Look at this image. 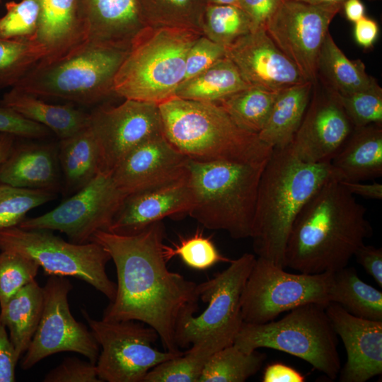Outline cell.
<instances>
[{
	"label": "cell",
	"mask_w": 382,
	"mask_h": 382,
	"mask_svg": "<svg viewBox=\"0 0 382 382\" xmlns=\"http://www.w3.org/2000/svg\"><path fill=\"white\" fill-rule=\"evenodd\" d=\"M164 238L161 221L132 235L98 231L90 241L108 252L117 272L116 294L102 320L146 324L157 332L165 350L179 352L177 330L198 311L199 299L197 284L168 270Z\"/></svg>",
	"instance_id": "1"
},
{
	"label": "cell",
	"mask_w": 382,
	"mask_h": 382,
	"mask_svg": "<svg viewBox=\"0 0 382 382\" xmlns=\"http://www.w3.org/2000/svg\"><path fill=\"white\" fill-rule=\"evenodd\" d=\"M366 207L337 179L323 185L295 219L286 242L285 267L305 274L347 266L372 235Z\"/></svg>",
	"instance_id": "2"
},
{
	"label": "cell",
	"mask_w": 382,
	"mask_h": 382,
	"mask_svg": "<svg viewBox=\"0 0 382 382\" xmlns=\"http://www.w3.org/2000/svg\"><path fill=\"white\" fill-rule=\"evenodd\" d=\"M332 179L338 178L330 163H305L290 145L273 149L261 173L256 198L251 238L258 257L285 268L286 242L295 219L309 199Z\"/></svg>",
	"instance_id": "3"
},
{
	"label": "cell",
	"mask_w": 382,
	"mask_h": 382,
	"mask_svg": "<svg viewBox=\"0 0 382 382\" xmlns=\"http://www.w3.org/2000/svg\"><path fill=\"white\" fill-rule=\"evenodd\" d=\"M163 134L187 158L262 164L273 149L239 128L216 103L173 96L158 104Z\"/></svg>",
	"instance_id": "4"
},
{
	"label": "cell",
	"mask_w": 382,
	"mask_h": 382,
	"mask_svg": "<svg viewBox=\"0 0 382 382\" xmlns=\"http://www.w3.org/2000/svg\"><path fill=\"white\" fill-rule=\"evenodd\" d=\"M265 163L188 158L187 180L192 194L188 214L204 227L225 231L233 238H251L257 188Z\"/></svg>",
	"instance_id": "5"
},
{
	"label": "cell",
	"mask_w": 382,
	"mask_h": 382,
	"mask_svg": "<svg viewBox=\"0 0 382 382\" xmlns=\"http://www.w3.org/2000/svg\"><path fill=\"white\" fill-rule=\"evenodd\" d=\"M201 35L185 28L146 27L115 76L114 94L158 105L175 96L184 80L187 53Z\"/></svg>",
	"instance_id": "6"
},
{
	"label": "cell",
	"mask_w": 382,
	"mask_h": 382,
	"mask_svg": "<svg viewBox=\"0 0 382 382\" xmlns=\"http://www.w3.org/2000/svg\"><path fill=\"white\" fill-rule=\"evenodd\" d=\"M129 50L87 42L66 56L39 62L13 87L39 98L93 105L114 94V79Z\"/></svg>",
	"instance_id": "7"
},
{
	"label": "cell",
	"mask_w": 382,
	"mask_h": 382,
	"mask_svg": "<svg viewBox=\"0 0 382 382\" xmlns=\"http://www.w3.org/2000/svg\"><path fill=\"white\" fill-rule=\"evenodd\" d=\"M233 345L245 352L270 348L299 357L335 380L340 373L337 335L325 306L306 303L289 311L277 321L243 322Z\"/></svg>",
	"instance_id": "8"
},
{
	"label": "cell",
	"mask_w": 382,
	"mask_h": 382,
	"mask_svg": "<svg viewBox=\"0 0 382 382\" xmlns=\"http://www.w3.org/2000/svg\"><path fill=\"white\" fill-rule=\"evenodd\" d=\"M0 250L31 258L47 275L79 279L101 292L110 301L115 299L117 285L109 279L105 270L110 256L96 242H67L50 230L14 226L0 229Z\"/></svg>",
	"instance_id": "9"
},
{
	"label": "cell",
	"mask_w": 382,
	"mask_h": 382,
	"mask_svg": "<svg viewBox=\"0 0 382 382\" xmlns=\"http://www.w3.org/2000/svg\"><path fill=\"white\" fill-rule=\"evenodd\" d=\"M332 274L290 273L258 257L241 294L243 322L265 323L282 313L310 303L326 306L330 303Z\"/></svg>",
	"instance_id": "10"
},
{
	"label": "cell",
	"mask_w": 382,
	"mask_h": 382,
	"mask_svg": "<svg viewBox=\"0 0 382 382\" xmlns=\"http://www.w3.org/2000/svg\"><path fill=\"white\" fill-rule=\"evenodd\" d=\"M81 313L101 347L96 366L102 382H143L156 366L183 354L155 348L157 332L139 321L98 320L83 309Z\"/></svg>",
	"instance_id": "11"
},
{
	"label": "cell",
	"mask_w": 382,
	"mask_h": 382,
	"mask_svg": "<svg viewBox=\"0 0 382 382\" xmlns=\"http://www.w3.org/2000/svg\"><path fill=\"white\" fill-rule=\"evenodd\" d=\"M126 195L111 173H99L86 186L50 212L25 218L18 226L65 233L75 243L90 242L98 231H108Z\"/></svg>",
	"instance_id": "12"
},
{
	"label": "cell",
	"mask_w": 382,
	"mask_h": 382,
	"mask_svg": "<svg viewBox=\"0 0 382 382\" xmlns=\"http://www.w3.org/2000/svg\"><path fill=\"white\" fill-rule=\"evenodd\" d=\"M255 260L253 254L244 253L231 260L226 270L197 284L199 299L207 303V306L179 326L175 338L178 348L212 334H226L235 339L243 323L241 294Z\"/></svg>",
	"instance_id": "13"
},
{
	"label": "cell",
	"mask_w": 382,
	"mask_h": 382,
	"mask_svg": "<svg viewBox=\"0 0 382 382\" xmlns=\"http://www.w3.org/2000/svg\"><path fill=\"white\" fill-rule=\"evenodd\" d=\"M70 281L61 276H50L43 290V309L37 328L25 352L21 368L28 370L53 354L73 352L96 364L99 345L91 331L72 316L68 294Z\"/></svg>",
	"instance_id": "14"
},
{
	"label": "cell",
	"mask_w": 382,
	"mask_h": 382,
	"mask_svg": "<svg viewBox=\"0 0 382 382\" xmlns=\"http://www.w3.org/2000/svg\"><path fill=\"white\" fill-rule=\"evenodd\" d=\"M341 9V5H311L282 0L265 26L272 41L307 81L313 82L316 79L329 25Z\"/></svg>",
	"instance_id": "15"
},
{
	"label": "cell",
	"mask_w": 382,
	"mask_h": 382,
	"mask_svg": "<svg viewBox=\"0 0 382 382\" xmlns=\"http://www.w3.org/2000/svg\"><path fill=\"white\" fill-rule=\"evenodd\" d=\"M88 126L98 149L99 173H112L134 148L163 134L158 105L131 99L96 108L89 113Z\"/></svg>",
	"instance_id": "16"
},
{
	"label": "cell",
	"mask_w": 382,
	"mask_h": 382,
	"mask_svg": "<svg viewBox=\"0 0 382 382\" xmlns=\"http://www.w3.org/2000/svg\"><path fill=\"white\" fill-rule=\"evenodd\" d=\"M188 158L163 134L131 151L112 171L117 187L126 195L158 188L187 175Z\"/></svg>",
	"instance_id": "17"
},
{
	"label": "cell",
	"mask_w": 382,
	"mask_h": 382,
	"mask_svg": "<svg viewBox=\"0 0 382 382\" xmlns=\"http://www.w3.org/2000/svg\"><path fill=\"white\" fill-rule=\"evenodd\" d=\"M226 57L250 86L281 91L307 81L264 28L251 31L226 47Z\"/></svg>",
	"instance_id": "18"
},
{
	"label": "cell",
	"mask_w": 382,
	"mask_h": 382,
	"mask_svg": "<svg viewBox=\"0 0 382 382\" xmlns=\"http://www.w3.org/2000/svg\"><path fill=\"white\" fill-rule=\"evenodd\" d=\"M325 311L344 344L347 361L340 371L342 382H365L382 373V321L352 315L330 302Z\"/></svg>",
	"instance_id": "19"
},
{
	"label": "cell",
	"mask_w": 382,
	"mask_h": 382,
	"mask_svg": "<svg viewBox=\"0 0 382 382\" xmlns=\"http://www.w3.org/2000/svg\"><path fill=\"white\" fill-rule=\"evenodd\" d=\"M352 125L335 97L315 101L305 113L290 147L305 163H330L352 133Z\"/></svg>",
	"instance_id": "20"
},
{
	"label": "cell",
	"mask_w": 382,
	"mask_h": 382,
	"mask_svg": "<svg viewBox=\"0 0 382 382\" xmlns=\"http://www.w3.org/2000/svg\"><path fill=\"white\" fill-rule=\"evenodd\" d=\"M192 206V194L187 175L171 184L126 195L108 231L135 234L166 217L188 214Z\"/></svg>",
	"instance_id": "21"
},
{
	"label": "cell",
	"mask_w": 382,
	"mask_h": 382,
	"mask_svg": "<svg viewBox=\"0 0 382 382\" xmlns=\"http://www.w3.org/2000/svg\"><path fill=\"white\" fill-rule=\"evenodd\" d=\"M17 139L0 165V183L55 193L62 191L58 144Z\"/></svg>",
	"instance_id": "22"
},
{
	"label": "cell",
	"mask_w": 382,
	"mask_h": 382,
	"mask_svg": "<svg viewBox=\"0 0 382 382\" xmlns=\"http://www.w3.org/2000/svg\"><path fill=\"white\" fill-rule=\"evenodd\" d=\"M88 42L129 48L146 27L136 0H78Z\"/></svg>",
	"instance_id": "23"
},
{
	"label": "cell",
	"mask_w": 382,
	"mask_h": 382,
	"mask_svg": "<svg viewBox=\"0 0 382 382\" xmlns=\"http://www.w3.org/2000/svg\"><path fill=\"white\" fill-rule=\"evenodd\" d=\"M40 19L33 42L46 55L40 62L66 56L88 42L78 0H38Z\"/></svg>",
	"instance_id": "24"
},
{
	"label": "cell",
	"mask_w": 382,
	"mask_h": 382,
	"mask_svg": "<svg viewBox=\"0 0 382 382\" xmlns=\"http://www.w3.org/2000/svg\"><path fill=\"white\" fill-rule=\"evenodd\" d=\"M330 163L340 181L361 182L382 175V129L355 127Z\"/></svg>",
	"instance_id": "25"
},
{
	"label": "cell",
	"mask_w": 382,
	"mask_h": 382,
	"mask_svg": "<svg viewBox=\"0 0 382 382\" xmlns=\"http://www.w3.org/2000/svg\"><path fill=\"white\" fill-rule=\"evenodd\" d=\"M0 105L38 123L59 139L67 138L88 125L89 113L67 105H54L15 87L6 92Z\"/></svg>",
	"instance_id": "26"
},
{
	"label": "cell",
	"mask_w": 382,
	"mask_h": 382,
	"mask_svg": "<svg viewBox=\"0 0 382 382\" xmlns=\"http://www.w3.org/2000/svg\"><path fill=\"white\" fill-rule=\"evenodd\" d=\"M57 144L62 177V191L66 195H71L99 173L97 143L88 125L74 134L59 139Z\"/></svg>",
	"instance_id": "27"
},
{
	"label": "cell",
	"mask_w": 382,
	"mask_h": 382,
	"mask_svg": "<svg viewBox=\"0 0 382 382\" xmlns=\"http://www.w3.org/2000/svg\"><path fill=\"white\" fill-rule=\"evenodd\" d=\"M312 82L306 81L279 91L270 116L257 134L272 149L289 146L300 127L308 105Z\"/></svg>",
	"instance_id": "28"
},
{
	"label": "cell",
	"mask_w": 382,
	"mask_h": 382,
	"mask_svg": "<svg viewBox=\"0 0 382 382\" xmlns=\"http://www.w3.org/2000/svg\"><path fill=\"white\" fill-rule=\"evenodd\" d=\"M43 290L35 279L18 291L0 311V321L20 359L28 349L39 325L43 309Z\"/></svg>",
	"instance_id": "29"
},
{
	"label": "cell",
	"mask_w": 382,
	"mask_h": 382,
	"mask_svg": "<svg viewBox=\"0 0 382 382\" xmlns=\"http://www.w3.org/2000/svg\"><path fill=\"white\" fill-rule=\"evenodd\" d=\"M234 337L222 333L212 334L192 345L182 355L165 361L151 369L143 382H198L211 356L228 345Z\"/></svg>",
	"instance_id": "30"
},
{
	"label": "cell",
	"mask_w": 382,
	"mask_h": 382,
	"mask_svg": "<svg viewBox=\"0 0 382 382\" xmlns=\"http://www.w3.org/2000/svg\"><path fill=\"white\" fill-rule=\"evenodd\" d=\"M250 86L233 62L224 57L198 75L183 81L175 96L218 103Z\"/></svg>",
	"instance_id": "31"
},
{
	"label": "cell",
	"mask_w": 382,
	"mask_h": 382,
	"mask_svg": "<svg viewBox=\"0 0 382 382\" xmlns=\"http://www.w3.org/2000/svg\"><path fill=\"white\" fill-rule=\"evenodd\" d=\"M329 299L353 316L382 321L381 291L363 282L354 267L332 272Z\"/></svg>",
	"instance_id": "32"
},
{
	"label": "cell",
	"mask_w": 382,
	"mask_h": 382,
	"mask_svg": "<svg viewBox=\"0 0 382 382\" xmlns=\"http://www.w3.org/2000/svg\"><path fill=\"white\" fill-rule=\"evenodd\" d=\"M320 69L336 92L349 94L371 88L377 83L366 71L360 59H349L328 33L323 41L319 59Z\"/></svg>",
	"instance_id": "33"
},
{
	"label": "cell",
	"mask_w": 382,
	"mask_h": 382,
	"mask_svg": "<svg viewBox=\"0 0 382 382\" xmlns=\"http://www.w3.org/2000/svg\"><path fill=\"white\" fill-rule=\"evenodd\" d=\"M279 91L250 86L216 103L239 128L257 134L264 127Z\"/></svg>",
	"instance_id": "34"
},
{
	"label": "cell",
	"mask_w": 382,
	"mask_h": 382,
	"mask_svg": "<svg viewBox=\"0 0 382 382\" xmlns=\"http://www.w3.org/2000/svg\"><path fill=\"white\" fill-rule=\"evenodd\" d=\"M146 26L179 28L202 33L207 0H136Z\"/></svg>",
	"instance_id": "35"
},
{
	"label": "cell",
	"mask_w": 382,
	"mask_h": 382,
	"mask_svg": "<svg viewBox=\"0 0 382 382\" xmlns=\"http://www.w3.org/2000/svg\"><path fill=\"white\" fill-rule=\"evenodd\" d=\"M266 358L257 350L245 352L228 345L211 356L198 382H244L259 371Z\"/></svg>",
	"instance_id": "36"
},
{
	"label": "cell",
	"mask_w": 382,
	"mask_h": 382,
	"mask_svg": "<svg viewBox=\"0 0 382 382\" xmlns=\"http://www.w3.org/2000/svg\"><path fill=\"white\" fill-rule=\"evenodd\" d=\"M201 30L203 35L226 47L254 29L248 15L238 6L208 4Z\"/></svg>",
	"instance_id": "37"
},
{
	"label": "cell",
	"mask_w": 382,
	"mask_h": 382,
	"mask_svg": "<svg viewBox=\"0 0 382 382\" xmlns=\"http://www.w3.org/2000/svg\"><path fill=\"white\" fill-rule=\"evenodd\" d=\"M45 55L36 42L0 38V88L16 86Z\"/></svg>",
	"instance_id": "38"
},
{
	"label": "cell",
	"mask_w": 382,
	"mask_h": 382,
	"mask_svg": "<svg viewBox=\"0 0 382 382\" xmlns=\"http://www.w3.org/2000/svg\"><path fill=\"white\" fill-rule=\"evenodd\" d=\"M57 197V193L0 183V229L18 226L31 209Z\"/></svg>",
	"instance_id": "39"
},
{
	"label": "cell",
	"mask_w": 382,
	"mask_h": 382,
	"mask_svg": "<svg viewBox=\"0 0 382 382\" xmlns=\"http://www.w3.org/2000/svg\"><path fill=\"white\" fill-rule=\"evenodd\" d=\"M163 254L168 262L174 256H178L188 267L203 270L218 262H230L228 258L222 255L210 238L201 232L186 238H181L173 246L164 245Z\"/></svg>",
	"instance_id": "40"
},
{
	"label": "cell",
	"mask_w": 382,
	"mask_h": 382,
	"mask_svg": "<svg viewBox=\"0 0 382 382\" xmlns=\"http://www.w3.org/2000/svg\"><path fill=\"white\" fill-rule=\"evenodd\" d=\"M40 266L21 253H0V308L23 287L35 279Z\"/></svg>",
	"instance_id": "41"
},
{
	"label": "cell",
	"mask_w": 382,
	"mask_h": 382,
	"mask_svg": "<svg viewBox=\"0 0 382 382\" xmlns=\"http://www.w3.org/2000/svg\"><path fill=\"white\" fill-rule=\"evenodd\" d=\"M334 97L355 127L381 124L382 89L378 83L349 94L336 92Z\"/></svg>",
	"instance_id": "42"
},
{
	"label": "cell",
	"mask_w": 382,
	"mask_h": 382,
	"mask_svg": "<svg viewBox=\"0 0 382 382\" xmlns=\"http://www.w3.org/2000/svg\"><path fill=\"white\" fill-rule=\"evenodd\" d=\"M5 7L6 13L0 17V38L33 41L40 19L38 0L11 1Z\"/></svg>",
	"instance_id": "43"
},
{
	"label": "cell",
	"mask_w": 382,
	"mask_h": 382,
	"mask_svg": "<svg viewBox=\"0 0 382 382\" xmlns=\"http://www.w3.org/2000/svg\"><path fill=\"white\" fill-rule=\"evenodd\" d=\"M224 57V46L201 35L192 43L187 53L183 81L198 75Z\"/></svg>",
	"instance_id": "44"
},
{
	"label": "cell",
	"mask_w": 382,
	"mask_h": 382,
	"mask_svg": "<svg viewBox=\"0 0 382 382\" xmlns=\"http://www.w3.org/2000/svg\"><path fill=\"white\" fill-rule=\"evenodd\" d=\"M0 133L19 139L44 140L52 132L47 127L29 120L14 110L0 105Z\"/></svg>",
	"instance_id": "45"
},
{
	"label": "cell",
	"mask_w": 382,
	"mask_h": 382,
	"mask_svg": "<svg viewBox=\"0 0 382 382\" xmlns=\"http://www.w3.org/2000/svg\"><path fill=\"white\" fill-rule=\"evenodd\" d=\"M44 382H102L98 378L96 364L76 357H69L50 371Z\"/></svg>",
	"instance_id": "46"
},
{
	"label": "cell",
	"mask_w": 382,
	"mask_h": 382,
	"mask_svg": "<svg viewBox=\"0 0 382 382\" xmlns=\"http://www.w3.org/2000/svg\"><path fill=\"white\" fill-rule=\"evenodd\" d=\"M282 0H238L236 5L249 17L254 30L265 26Z\"/></svg>",
	"instance_id": "47"
},
{
	"label": "cell",
	"mask_w": 382,
	"mask_h": 382,
	"mask_svg": "<svg viewBox=\"0 0 382 382\" xmlns=\"http://www.w3.org/2000/svg\"><path fill=\"white\" fill-rule=\"evenodd\" d=\"M18 361L6 328L0 321V382L16 381V366Z\"/></svg>",
	"instance_id": "48"
},
{
	"label": "cell",
	"mask_w": 382,
	"mask_h": 382,
	"mask_svg": "<svg viewBox=\"0 0 382 382\" xmlns=\"http://www.w3.org/2000/svg\"><path fill=\"white\" fill-rule=\"evenodd\" d=\"M358 262L366 272L382 287V248L364 243L355 252Z\"/></svg>",
	"instance_id": "49"
},
{
	"label": "cell",
	"mask_w": 382,
	"mask_h": 382,
	"mask_svg": "<svg viewBox=\"0 0 382 382\" xmlns=\"http://www.w3.org/2000/svg\"><path fill=\"white\" fill-rule=\"evenodd\" d=\"M263 382H303L304 376L295 369L282 363L269 364L265 369Z\"/></svg>",
	"instance_id": "50"
},
{
	"label": "cell",
	"mask_w": 382,
	"mask_h": 382,
	"mask_svg": "<svg viewBox=\"0 0 382 382\" xmlns=\"http://www.w3.org/2000/svg\"><path fill=\"white\" fill-rule=\"evenodd\" d=\"M378 31L377 23L366 16L354 23V39L357 44L364 48H369L374 44L378 37Z\"/></svg>",
	"instance_id": "51"
},
{
	"label": "cell",
	"mask_w": 382,
	"mask_h": 382,
	"mask_svg": "<svg viewBox=\"0 0 382 382\" xmlns=\"http://www.w3.org/2000/svg\"><path fill=\"white\" fill-rule=\"evenodd\" d=\"M343 186L354 196L358 195L371 199H382V184L378 182L362 183L361 182L340 181Z\"/></svg>",
	"instance_id": "52"
},
{
	"label": "cell",
	"mask_w": 382,
	"mask_h": 382,
	"mask_svg": "<svg viewBox=\"0 0 382 382\" xmlns=\"http://www.w3.org/2000/svg\"><path fill=\"white\" fill-rule=\"evenodd\" d=\"M342 8L347 19L354 23L365 16V6L361 0H345Z\"/></svg>",
	"instance_id": "53"
},
{
	"label": "cell",
	"mask_w": 382,
	"mask_h": 382,
	"mask_svg": "<svg viewBox=\"0 0 382 382\" xmlns=\"http://www.w3.org/2000/svg\"><path fill=\"white\" fill-rule=\"evenodd\" d=\"M16 139L14 135L0 133V165L9 154Z\"/></svg>",
	"instance_id": "54"
},
{
	"label": "cell",
	"mask_w": 382,
	"mask_h": 382,
	"mask_svg": "<svg viewBox=\"0 0 382 382\" xmlns=\"http://www.w3.org/2000/svg\"><path fill=\"white\" fill-rule=\"evenodd\" d=\"M311 5H341L345 0H296Z\"/></svg>",
	"instance_id": "55"
},
{
	"label": "cell",
	"mask_w": 382,
	"mask_h": 382,
	"mask_svg": "<svg viewBox=\"0 0 382 382\" xmlns=\"http://www.w3.org/2000/svg\"><path fill=\"white\" fill-rule=\"evenodd\" d=\"M238 0H207L208 4L219 5H236Z\"/></svg>",
	"instance_id": "56"
},
{
	"label": "cell",
	"mask_w": 382,
	"mask_h": 382,
	"mask_svg": "<svg viewBox=\"0 0 382 382\" xmlns=\"http://www.w3.org/2000/svg\"><path fill=\"white\" fill-rule=\"evenodd\" d=\"M2 0H0V3L1 2Z\"/></svg>",
	"instance_id": "57"
}]
</instances>
